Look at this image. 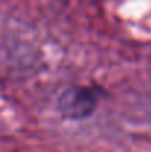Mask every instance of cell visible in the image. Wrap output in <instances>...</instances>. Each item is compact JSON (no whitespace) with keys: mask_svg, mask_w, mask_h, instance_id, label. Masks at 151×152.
<instances>
[{"mask_svg":"<svg viewBox=\"0 0 151 152\" xmlns=\"http://www.w3.org/2000/svg\"><path fill=\"white\" fill-rule=\"evenodd\" d=\"M98 98L94 89L74 86L68 87L58 101V111L67 120L88 118L96 108Z\"/></svg>","mask_w":151,"mask_h":152,"instance_id":"1","label":"cell"}]
</instances>
